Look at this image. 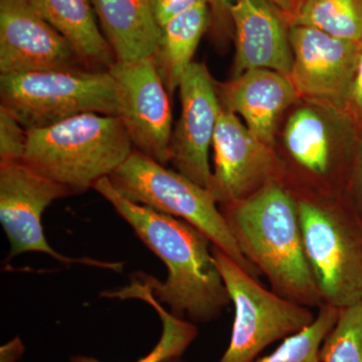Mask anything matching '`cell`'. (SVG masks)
Segmentation results:
<instances>
[{
  "instance_id": "cell-24",
  "label": "cell",
  "mask_w": 362,
  "mask_h": 362,
  "mask_svg": "<svg viewBox=\"0 0 362 362\" xmlns=\"http://www.w3.org/2000/svg\"><path fill=\"white\" fill-rule=\"evenodd\" d=\"M343 115L354 128L359 139L362 138V40L359 42L356 73L345 100Z\"/></svg>"
},
{
  "instance_id": "cell-13",
  "label": "cell",
  "mask_w": 362,
  "mask_h": 362,
  "mask_svg": "<svg viewBox=\"0 0 362 362\" xmlns=\"http://www.w3.org/2000/svg\"><path fill=\"white\" fill-rule=\"evenodd\" d=\"M181 113L171 135L170 162L202 187H209V149L221 109L216 83L204 64L192 62L181 78Z\"/></svg>"
},
{
  "instance_id": "cell-1",
  "label": "cell",
  "mask_w": 362,
  "mask_h": 362,
  "mask_svg": "<svg viewBox=\"0 0 362 362\" xmlns=\"http://www.w3.org/2000/svg\"><path fill=\"white\" fill-rule=\"evenodd\" d=\"M93 188L168 268L164 282L144 273L133 277L148 287L157 301L168 305L176 317H188L194 324L218 319L230 299L209 238L185 221L125 199L108 177L98 180Z\"/></svg>"
},
{
  "instance_id": "cell-29",
  "label": "cell",
  "mask_w": 362,
  "mask_h": 362,
  "mask_svg": "<svg viewBox=\"0 0 362 362\" xmlns=\"http://www.w3.org/2000/svg\"><path fill=\"white\" fill-rule=\"evenodd\" d=\"M272 2L276 4L285 13H289L291 16L295 6H296V1L295 0H271Z\"/></svg>"
},
{
  "instance_id": "cell-11",
  "label": "cell",
  "mask_w": 362,
  "mask_h": 362,
  "mask_svg": "<svg viewBox=\"0 0 362 362\" xmlns=\"http://www.w3.org/2000/svg\"><path fill=\"white\" fill-rule=\"evenodd\" d=\"M291 78L299 98L341 114L357 65L359 42L309 26L290 25Z\"/></svg>"
},
{
  "instance_id": "cell-4",
  "label": "cell",
  "mask_w": 362,
  "mask_h": 362,
  "mask_svg": "<svg viewBox=\"0 0 362 362\" xmlns=\"http://www.w3.org/2000/svg\"><path fill=\"white\" fill-rule=\"evenodd\" d=\"M296 195L305 255L324 304L362 300V221L344 194Z\"/></svg>"
},
{
  "instance_id": "cell-12",
  "label": "cell",
  "mask_w": 362,
  "mask_h": 362,
  "mask_svg": "<svg viewBox=\"0 0 362 362\" xmlns=\"http://www.w3.org/2000/svg\"><path fill=\"white\" fill-rule=\"evenodd\" d=\"M82 69L73 45L28 0H0V75Z\"/></svg>"
},
{
  "instance_id": "cell-5",
  "label": "cell",
  "mask_w": 362,
  "mask_h": 362,
  "mask_svg": "<svg viewBox=\"0 0 362 362\" xmlns=\"http://www.w3.org/2000/svg\"><path fill=\"white\" fill-rule=\"evenodd\" d=\"M108 178L125 199L187 221L247 273L256 278L261 274L240 252L220 207L206 187L135 149Z\"/></svg>"
},
{
  "instance_id": "cell-2",
  "label": "cell",
  "mask_w": 362,
  "mask_h": 362,
  "mask_svg": "<svg viewBox=\"0 0 362 362\" xmlns=\"http://www.w3.org/2000/svg\"><path fill=\"white\" fill-rule=\"evenodd\" d=\"M220 209L240 252L272 291L309 308L323 306L305 255L296 195L282 181Z\"/></svg>"
},
{
  "instance_id": "cell-22",
  "label": "cell",
  "mask_w": 362,
  "mask_h": 362,
  "mask_svg": "<svg viewBox=\"0 0 362 362\" xmlns=\"http://www.w3.org/2000/svg\"><path fill=\"white\" fill-rule=\"evenodd\" d=\"M322 362H362V300L339 309L335 325L321 346Z\"/></svg>"
},
{
  "instance_id": "cell-23",
  "label": "cell",
  "mask_w": 362,
  "mask_h": 362,
  "mask_svg": "<svg viewBox=\"0 0 362 362\" xmlns=\"http://www.w3.org/2000/svg\"><path fill=\"white\" fill-rule=\"evenodd\" d=\"M26 142L28 130L0 105V165L23 161Z\"/></svg>"
},
{
  "instance_id": "cell-15",
  "label": "cell",
  "mask_w": 362,
  "mask_h": 362,
  "mask_svg": "<svg viewBox=\"0 0 362 362\" xmlns=\"http://www.w3.org/2000/svg\"><path fill=\"white\" fill-rule=\"evenodd\" d=\"M216 89L221 106L240 116L261 141L275 148L279 118L299 98L291 78L256 69L216 84Z\"/></svg>"
},
{
  "instance_id": "cell-30",
  "label": "cell",
  "mask_w": 362,
  "mask_h": 362,
  "mask_svg": "<svg viewBox=\"0 0 362 362\" xmlns=\"http://www.w3.org/2000/svg\"><path fill=\"white\" fill-rule=\"evenodd\" d=\"M163 362H187V361H181L180 357H178V358H171V359H168V361H165Z\"/></svg>"
},
{
  "instance_id": "cell-26",
  "label": "cell",
  "mask_w": 362,
  "mask_h": 362,
  "mask_svg": "<svg viewBox=\"0 0 362 362\" xmlns=\"http://www.w3.org/2000/svg\"><path fill=\"white\" fill-rule=\"evenodd\" d=\"M344 194L362 221V138L359 139L356 158Z\"/></svg>"
},
{
  "instance_id": "cell-28",
  "label": "cell",
  "mask_w": 362,
  "mask_h": 362,
  "mask_svg": "<svg viewBox=\"0 0 362 362\" xmlns=\"http://www.w3.org/2000/svg\"><path fill=\"white\" fill-rule=\"evenodd\" d=\"M21 356V351L13 347H4L0 350V362H18Z\"/></svg>"
},
{
  "instance_id": "cell-7",
  "label": "cell",
  "mask_w": 362,
  "mask_h": 362,
  "mask_svg": "<svg viewBox=\"0 0 362 362\" xmlns=\"http://www.w3.org/2000/svg\"><path fill=\"white\" fill-rule=\"evenodd\" d=\"M211 252L235 308L230 344L218 362H254L273 343L314 322L311 308L269 291L218 247Z\"/></svg>"
},
{
  "instance_id": "cell-10",
  "label": "cell",
  "mask_w": 362,
  "mask_h": 362,
  "mask_svg": "<svg viewBox=\"0 0 362 362\" xmlns=\"http://www.w3.org/2000/svg\"><path fill=\"white\" fill-rule=\"evenodd\" d=\"M211 147L214 170L206 189L220 206L247 199L272 180H283L282 164L275 149L223 106Z\"/></svg>"
},
{
  "instance_id": "cell-20",
  "label": "cell",
  "mask_w": 362,
  "mask_h": 362,
  "mask_svg": "<svg viewBox=\"0 0 362 362\" xmlns=\"http://www.w3.org/2000/svg\"><path fill=\"white\" fill-rule=\"evenodd\" d=\"M289 25L309 26L338 39L361 42L362 0H300Z\"/></svg>"
},
{
  "instance_id": "cell-25",
  "label": "cell",
  "mask_w": 362,
  "mask_h": 362,
  "mask_svg": "<svg viewBox=\"0 0 362 362\" xmlns=\"http://www.w3.org/2000/svg\"><path fill=\"white\" fill-rule=\"evenodd\" d=\"M206 4L209 6V0H152L154 16L159 28L175 16Z\"/></svg>"
},
{
  "instance_id": "cell-17",
  "label": "cell",
  "mask_w": 362,
  "mask_h": 362,
  "mask_svg": "<svg viewBox=\"0 0 362 362\" xmlns=\"http://www.w3.org/2000/svg\"><path fill=\"white\" fill-rule=\"evenodd\" d=\"M73 45L88 69L109 71L116 59L98 25L90 0H28Z\"/></svg>"
},
{
  "instance_id": "cell-9",
  "label": "cell",
  "mask_w": 362,
  "mask_h": 362,
  "mask_svg": "<svg viewBox=\"0 0 362 362\" xmlns=\"http://www.w3.org/2000/svg\"><path fill=\"white\" fill-rule=\"evenodd\" d=\"M109 71L116 83L118 117L133 147L166 165L170 162L173 112L153 59L116 61Z\"/></svg>"
},
{
  "instance_id": "cell-6",
  "label": "cell",
  "mask_w": 362,
  "mask_h": 362,
  "mask_svg": "<svg viewBox=\"0 0 362 362\" xmlns=\"http://www.w3.org/2000/svg\"><path fill=\"white\" fill-rule=\"evenodd\" d=\"M0 100L26 130L49 127L81 114L118 117L119 112L110 71L89 69L0 75Z\"/></svg>"
},
{
  "instance_id": "cell-8",
  "label": "cell",
  "mask_w": 362,
  "mask_h": 362,
  "mask_svg": "<svg viewBox=\"0 0 362 362\" xmlns=\"http://www.w3.org/2000/svg\"><path fill=\"white\" fill-rule=\"evenodd\" d=\"M74 195L69 188L33 170L25 162L0 165V221L9 242L7 258L25 252H42L65 264H83L121 271L119 263L71 258L54 251L45 239L42 218L54 201Z\"/></svg>"
},
{
  "instance_id": "cell-3",
  "label": "cell",
  "mask_w": 362,
  "mask_h": 362,
  "mask_svg": "<svg viewBox=\"0 0 362 362\" xmlns=\"http://www.w3.org/2000/svg\"><path fill=\"white\" fill-rule=\"evenodd\" d=\"M133 150L119 117L86 113L28 130L23 161L78 194L109 177Z\"/></svg>"
},
{
  "instance_id": "cell-14",
  "label": "cell",
  "mask_w": 362,
  "mask_h": 362,
  "mask_svg": "<svg viewBox=\"0 0 362 362\" xmlns=\"http://www.w3.org/2000/svg\"><path fill=\"white\" fill-rule=\"evenodd\" d=\"M284 14L271 0H235L230 9L235 44L232 78L256 69L291 76L294 57Z\"/></svg>"
},
{
  "instance_id": "cell-16",
  "label": "cell",
  "mask_w": 362,
  "mask_h": 362,
  "mask_svg": "<svg viewBox=\"0 0 362 362\" xmlns=\"http://www.w3.org/2000/svg\"><path fill=\"white\" fill-rule=\"evenodd\" d=\"M117 62L152 58L158 42L152 0H90Z\"/></svg>"
},
{
  "instance_id": "cell-21",
  "label": "cell",
  "mask_w": 362,
  "mask_h": 362,
  "mask_svg": "<svg viewBox=\"0 0 362 362\" xmlns=\"http://www.w3.org/2000/svg\"><path fill=\"white\" fill-rule=\"evenodd\" d=\"M339 309L324 304L308 327L285 338L271 354L254 362H322L320 350L328 333L337 323Z\"/></svg>"
},
{
  "instance_id": "cell-27",
  "label": "cell",
  "mask_w": 362,
  "mask_h": 362,
  "mask_svg": "<svg viewBox=\"0 0 362 362\" xmlns=\"http://www.w3.org/2000/svg\"><path fill=\"white\" fill-rule=\"evenodd\" d=\"M235 2V0H209V6L216 18L221 21L230 18V9Z\"/></svg>"
},
{
  "instance_id": "cell-18",
  "label": "cell",
  "mask_w": 362,
  "mask_h": 362,
  "mask_svg": "<svg viewBox=\"0 0 362 362\" xmlns=\"http://www.w3.org/2000/svg\"><path fill=\"white\" fill-rule=\"evenodd\" d=\"M209 23L211 11L206 4L175 16L161 26L152 59L169 96L180 87Z\"/></svg>"
},
{
  "instance_id": "cell-19",
  "label": "cell",
  "mask_w": 362,
  "mask_h": 362,
  "mask_svg": "<svg viewBox=\"0 0 362 362\" xmlns=\"http://www.w3.org/2000/svg\"><path fill=\"white\" fill-rule=\"evenodd\" d=\"M102 296L116 299H139L146 302L160 317L162 333L160 339L146 356L137 362H163L171 358H178L194 341L199 335L197 325L187 322L185 319L176 317L170 311L165 310L154 298L151 290L139 280L133 277L130 285L118 290L102 293ZM71 362H103L94 357L75 356Z\"/></svg>"
}]
</instances>
